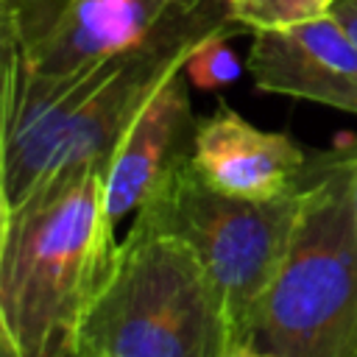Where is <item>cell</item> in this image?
<instances>
[{
  "mask_svg": "<svg viewBox=\"0 0 357 357\" xmlns=\"http://www.w3.org/2000/svg\"><path fill=\"white\" fill-rule=\"evenodd\" d=\"M354 357H357V354H354Z\"/></svg>",
  "mask_w": 357,
  "mask_h": 357,
  "instance_id": "ac0fdd59",
  "label": "cell"
},
{
  "mask_svg": "<svg viewBox=\"0 0 357 357\" xmlns=\"http://www.w3.org/2000/svg\"><path fill=\"white\" fill-rule=\"evenodd\" d=\"M332 17L346 28V33L357 42V0H335L329 6Z\"/></svg>",
  "mask_w": 357,
  "mask_h": 357,
  "instance_id": "4fadbf2b",
  "label": "cell"
},
{
  "mask_svg": "<svg viewBox=\"0 0 357 357\" xmlns=\"http://www.w3.org/2000/svg\"><path fill=\"white\" fill-rule=\"evenodd\" d=\"M279 357L357 354V204L349 148L310 153L287 254L257 310Z\"/></svg>",
  "mask_w": 357,
  "mask_h": 357,
  "instance_id": "3957f363",
  "label": "cell"
},
{
  "mask_svg": "<svg viewBox=\"0 0 357 357\" xmlns=\"http://www.w3.org/2000/svg\"><path fill=\"white\" fill-rule=\"evenodd\" d=\"M195 3L201 0H73L42 42L20 50L33 70L67 75L142 47Z\"/></svg>",
  "mask_w": 357,
  "mask_h": 357,
  "instance_id": "9c48e42d",
  "label": "cell"
},
{
  "mask_svg": "<svg viewBox=\"0 0 357 357\" xmlns=\"http://www.w3.org/2000/svg\"><path fill=\"white\" fill-rule=\"evenodd\" d=\"M229 343V312L201 259L137 212L86 312L78 354L218 357Z\"/></svg>",
  "mask_w": 357,
  "mask_h": 357,
  "instance_id": "277c9868",
  "label": "cell"
},
{
  "mask_svg": "<svg viewBox=\"0 0 357 357\" xmlns=\"http://www.w3.org/2000/svg\"><path fill=\"white\" fill-rule=\"evenodd\" d=\"M310 153L287 134L265 131L218 103L198 117L190 167L209 187L240 198H279L298 190Z\"/></svg>",
  "mask_w": 357,
  "mask_h": 357,
  "instance_id": "ba28073f",
  "label": "cell"
},
{
  "mask_svg": "<svg viewBox=\"0 0 357 357\" xmlns=\"http://www.w3.org/2000/svg\"><path fill=\"white\" fill-rule=\"evenodd\" d=\"M245 70L262 92L357 114V42L332 11L287 28L254 31Z\"/></svg>",
  "mask_w": 357,
  "mask_h": 357,
  "instance_id": "52a82bcc",
  "label": "cell"
},
{
  "mask_svg": "<svg viewBox=\"0 0 357 357\" xmlns=\"http://www.w3.org/2000/svg\"><path fill=\"white\" fill-rule=\"evenodd\" d=\"M0 357H11V354H8V351H3V349H0ZM70 357H81V354H70Z\"/></svg>",
  "mask_w": 357,
  "mask_h": 357,
  "instance_id": "2e32d148",
  "label": "cell"
},
{
  "mask_svg": "<svg viewBox=\"0 0 357 357\" xmlns=\"http://www.w3.org/2000/svg\"><path fill=\"white\" fill-rule=\"evenodd\" d=\"M198 117L190 103V78L184 64L173 67L128 123L106 173V215L117 223L137 215L165 184L192 159Z\"/></svg>",
  "mask_w": 357,
  "mask_h": 357,
  "instance_id": "8992f818",
  "label": "cell"
},
{
  "mask_svg": "<svg viewBox=\"0 0 357 357\" xmlns=\"http://www.w3.org/2000/svg\"><path fill=\"white\" fill-rule=\"evenodd\" d=\"M218 357H279V354L268 351L265 346H259L254 340H231Z\"/></svg>",
  "mask_w": 357,
  "mask_h": 357,
  "instance_id": "5bb4252c",
  "label": "cell"
},
{
  "mask_svg": "<svg viewBox=\"0 0 357 357\" xmlns=\"http://www.w3.org/2000/svg\"><path fill=\"white\" fill-rule=\"evenodd\" d=\"M73 0H0V33L22 50L42 42Z\"/></svg>",
  "mask_w": 357,
  "mask_h": 357,
  "instance_id": "8fae6325",
  "label": "cell"
},
{
  "mask_svg": "<svg viewBox=\"0 0 357 357\" xmlns=\"http://www.w3.org/2000/svg\"><path fill=\"white\" fill-rule=\"evenodd\" d=\"M114 248L98 165L56 173L0 206V349L11 357L78 354Z\"/></svg>",
  "mask_w": 357,
  "mask_h": 357,
  "instance_id": "7a4b0ae2",
  "label": "cell"
},
{
  "mask_svg": "<svg viewBox=\"0 0 357 357\" xmlns=\"http://www.w3.org/2000/svg\"><path fill=\"white\" fill-rule=\"evenodd\" d=\"M332 3H335V0H332Z\"/></svg>",
  "mask_w": 357,
  "mask_h": 357,
  "instance_id": "e0dca14e",
  "label": "cell"
},
{
  "mask_svg": "<svg viewBox=\"0 0 357 357\" xmlns=\"http://www.w3.org/2000/svg\"><path fill=\"white\" fill-rule=\"evenodd\" d=\"M237 31H243V25L220 28L192 47V53L184 61V73H187L190 84H195L204 92H215L240 78L243 64H240L237 53L229 47V39Z\"/></svg>",
  "mask_w": 357,
  "mask_h": 357,
  "instance_id": "30bf717a",
  "label": "cell"
},
{
  "mask_svg": "<svg viewBox=\"0 0 357 357\" xmlns=\"http://www.w3.org/2000/svg\"><path fill=\"white\" fill-rule=\"evenodd\" d=\"M298 204L301 184L279 198H240L209 187L184 165L139 212L201 259L223 296L231 340L257 343V310L287 254Z\"/></svg>",
  "mask_w": 357,
  "mask_h": 357,
  "instance_id": "5b68a950",
  "label": "cell"
},
{
  "mask_svg": "<svg viewBox=\"0 0 357 357\" xmlns=\"http://www.w3.org/2000/svg\"><path fill=\"white\" fill-rule=\"evenodd\" d=\"M349 165H351V187H354V204H357V142L349 145Z\"/></svg>",
  "mask_w": 357,
  "mask_h": 357,
  "instance_id": "9a60e30c",
  "label": "cell"
},
{
  "mask_svg": "<svg viewBox=\"0 0 357 357\" xmlns=\"http://www.w3.org/2000/svg\"><path fill=\"white\" fill-rule=\"evenodd\" d=\"M229 25L237 22L223 0H201L142 47L67 75L33 70L17 45L3 42L0 206L73 167L98 165L106 173L156 84L184 64L201 39Z\"/></svg>",
  "mask_w": 357,
  "mask_h": 357,
  "instance_id": "6da1fadb",
  "label": "cell"
},
{
  "mask_svg": "<svg viewBox=\"0 0 357 357\" xmlns=\"http://www.w3.org/2000/svg\"><path fill=\"white\" fill-rule=\"evenodd\" d=\"M231 22L248 31L287 28L329 11L332 0H223Z\"/></svg>",
  "mask_w": 357,
  "mask_h": 357,
  "instance_id": "7c38bea8",
  "label": "cell"
}]
</instances>
